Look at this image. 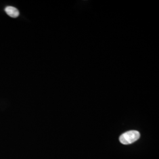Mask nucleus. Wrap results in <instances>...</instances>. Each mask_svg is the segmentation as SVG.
<instances>
[{"label": "nucleus", "instance_id": "f03ea898", "mask_svg": "<svg viewBox=\"0 0 159 159\" xmlns=\"http://www.w3.org/2000/svg\"><path fill=\"white\" fill-rule=\"evenodd\" d=\"M5 11L6 13L12 18H17L19 16L20 12L16 8L12 7V6H8L5 8Z\"/></svg>", "mask_w": 159, "mask_h": 159}, {"label": "nucleus", "instance_id": "f257e3e1", "mask_svg": "<svg viewBox=\"0 0 159 159\" xmlns=\"http://www.w3.org/2000/svg\"><path fill=\"white\" fill-rule=\"evenodd\" d=\"M140 133L136 130H130L122 134L119 137L120 143L123 144H130L139 139Z\"/></svg>", "mask_w": 159, "mask_h": 159}]
</instances>
